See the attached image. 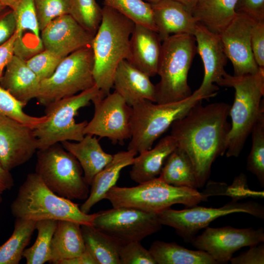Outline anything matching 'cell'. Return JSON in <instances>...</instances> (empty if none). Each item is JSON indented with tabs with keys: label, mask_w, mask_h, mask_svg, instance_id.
<instances>
[{
	"label": "cell",
	"mask_w": 264,
	"mask_h": 264,
	"mask_svg": "<svg viewBox=\"0 0 264 264\" xmlns=\"http://www.w3.org/2000/svg\"><path fill=\"white\" fill-rule=\"evenodd\" d=\"M16 20L14 54L26 61L44 49L34 0H22L13 10Z\"/></svg>",
	"instance_id": "d6986e66"
},
{
	"label": "cell",
	"mask_w": 264,
	"mask_h": 264,
	"mask_svg": "<svg viewBox=\"0 0 264 264\" xmlns=\"http://www.w3.org/2000/svg\"><path fill=\"white\" fill-rule=\"evenodd\" d=\"M256 22L245 15L237 13L220 35L224 52L233 65L234 76L255 74L259 69L251 46L252 30Z\"/></svg>",
	"instance_id": "9a60e30c"
},
{
	"label": "cell",
	"mask_w": 264,
	"mask_h": 264,
	"mask_svg": "<svg viewBox=\"0 0 264 264\" xmlns=\"http://www.w3.org/2000/svg\"><path fill=\"white\" fill-rule=\"evenodd\" d=\"M151 6L161 42L174 34L194 35L198 22L182 4L175 0H161Z\"/></svg>",
	"instance_id": "7402d4cb"
},
{
	"label": "cell",
	"mask_w": 264,
	"mask_h": 264,
	"mask_svg": "<svg viewBox=\"0 0 264 264\" xmlns=\"http://www.w3.org/2000/svg\"><path fill=\"white\" fill-rule=\"evenodd\" d=\"M16 30V20L14 11L7 8L0 14V46L7 42Z\"/></svg>",
	"instance_id": "ee69618b"
},
{
	"label": "cell",
	"mask_w": 264,
	"mask_h": 264,
	"mask_svg": "<svg viewBox=\"0 0 264 264\" xmlns=\"http://www.w3.org/2000/svg\"><path fill=\"white\" fill-rule=\"evenodd\" d=\"M63 59L50 51L44 49L25 61L41 81L53 74Z\"/></svg>",
	"instance_id": "f35d334b"
},
{
	"label": "cell",
	"mask_w": 264,
	"mask_h": 264,
	"mask_svg": "<svg viewBox=\"0 0 264 264\" xmlns=\"http://www.w3.org/2000/svg\"><path fill=\"white\" fill-rule=\"evenodd\" d=\"M109 6L132 20L157 32L151 4L143 0H103Z\"/></svg>",
	"instance_id": "836d02e7"
},
{
	"label": "cell",
	"mask_w": 264,
	"mask_h": 264,
	"mask_svg": "<svg viewBox=\"0 0 264 264\" xmlns=\"http://www.w3.org/2000/svg\"><path fill=\"white\" fill-rule=\"evenodd\" d=\"M264 242L263 227L237 228L231 226L206 227L200 235L190 242L197 249L207 252L217 262L227 263L234 253L245 246Z\"/></svg>",
	"instance_id": "5bb4252c"
},
{
	"label": "cell",
	"mask_w": 264,
	"mask_h": 264,
	"mask_svg": "<svg viewBox=\"0 0 264 264\" xmlns=\"http://www.w3.org/2000/svg\"><path fill=\"white\" fill-rule=\"evenodd\" d=\"M15 218L38 221L66 220L93 225L96 213H83L79 204L51 191L39 175L29 174L10 205Z\"/></svg>",
	"instance_id": "3957f363"
},
{
	"label": "cell",
	"mask_w": 264,
	"mask_h": 264,
	"mask_svg": "<svg viewBox=\"0 0 264 264\" xmlns=\"http://www.w3.org/2000/svg\"><path fill=\"white\" fill-rule=\"evenodd\" d=\"M36 221L16 218L10 238L0 245V264H19L36 230Z\"/></svg>",
	"instance_id": "4dcf8cb0"
},
{
	"label": "cell",
	"mask_w": 264,
	"mask_h": 264,
	"mask_svg": "<svg viewBox=\"0 0 264 264\" xmlns=\"http://www.w3.org/2000/svg\"><path fill=\"white\" fill-rule=\"evenodd\" d=\"M24 105L0 85V115L13 119L33 129L48 120L46 115L35 117L26 114Z\"/></svg>",
	"instance_id": "8d00e7d4"
},
{
	"label": "cell",
	"mask_w": 264,
	"mask_h": 264,
	"mask_svg": "<svg viewBox=\"0 0 264 264\" xmlns=\"http://www.w3.org/2000/svg\"><path fill=\"white\" fill-rule=\"evenodd\" d=\"M62 146L79 162L84 177L90 185L95 176L112 159L113 155L106 153L94 135H85L80 141H64Z\"/></svg>",
	"instance_id": "484cf974"
},
{
	"label": "cell",
	"mask_w": 264,
	"mask_h": 264,
	"mask_svg": "<svg viewBox=\"0 0 264 264\" xmlns=\"http://www.w3.org/2000/svg\"><path fill=\"white\" fill-rule=\"evenodd\" d=\"M91 47L79 49L60 63L49 78L41 81L36 98L45 107L62 98L72 96L95 85Z\"/></svg>",
	"instance_id": "30bf717a"
},
{
	"label": "cell",
	"mask_w": 264,
	"mask_h": 264,
	"mask_svg": "<svg viewBox=\"0 0 264 264\" xmlns=\"http://www.w3.org/2000/svg\"><path fill=\"white\" fill-rule=\"evenodd\" d=\"M209 197L196 189L176 187L166 183L158 177L132 187L115 185L106 194L113 207L134 208L157 213L174 204L186 207L197 205Z\"/></svg>",
	"instance_id": "8992f818"
},
{
	"label": "cell",
	"mask_w": 264,
	"mask_h": 264,
	"mask_svg": "<svg viewBox=\"0 0 264 264\" xmlns=\"http://www.w3.org/2000/svg\"><path fill=\"white\" fill-rule=\"evenodd\" d=\"M41 37L44 49L64 59L79 49L91 47L94 36L68 14L52 21L41 31Z\"/></svg>",
	"instance_id": "ac0fdd59"
},
{
	"label": "cell",
	"mask_w": 264,
	"mask_h": 264,
	"mask_svg": "<svg viewBox=\"0 0 264 264\" xmlns=\"http://www.w3.org/2000/svg\"><path fill=\"white\" fill-rule=\"evenodd\" d=\"M222 87L235 89L230 107L231 128L226 141L227 157H238L261 113L264 111V67L255 74L232 76L227 74Z\"/></svg>",
	"instance_id": "277c9868"
},
{
	"label": "cell",
	"mask_w": 264,
	"mask_h": 264,
	"mask_svg": "<svg viewBox=\"0 0 264 264\" xmlns=\"http://www.w3.org/2000/svg\"><path fill=\"white\" fill-rule=\"evenodd\" d=\"M38 150L34 130L0 115V165L10 171L27 162Z\"/></svg>",
	"instance_id": "2e32d148"
},
{
	"label": "cell",
	"mask_w": 264,
	"mask_h": 264,
	"mask_svg": "<svg viewBox=\"0 0 264 264\" xmlns=\"http://www.w3.org/2000/svg\"><path fill=\"white\" fill-rule=\"evenodd\" d=\"M21 1L22 0H0V4L13 10Z\"/></svg>",
	"instance_id": "681fc988"
},
{
	"label": "cell",
	"mask_w": 264,
	"mask_h": 264,
	"mask_svg": "<svg viewBox=\"0 0 264 264\" xmlns=\"http://www.w3.org/2000/svg\"><path fill=\"white\" fill-rule=\"evenodd\" d=\"M251 46L256 63L259 67H264V21L256 22L254 25Z\"/></svg>",
	"instance_id": "60d3db41"
},
{
	"label": "cell",
	"mask_w": 264,
	"mask_h": 264,
	"mask_svg": "<svg viewBox=\"0 0 264 264\" xmlns=\"http://www.w3.org/2000/svg\"><path fill=\"white\" fill-rule=\"evenodd\" d=\"M81 228L86 247L99 264H119V243L93 225Z\"/></svg>",
	"instance_id": "1f68e13d"
},
{
	"label": "cell",
	"mask_w": 264,
	"mask_h": 264,
	"mask_svg": "<svg viewBox=\"0 0 264 264\" xmlns=\"http://www.w3.org/2000/svg\"><path fill=\"white\" fill-rule=\"evenodd\" d=\"M102 10L101 22L91 47L95 85L105 96L113 87L118 66L129 57L130 38L135 23L109 6L104 5Z\"/></svg>",
	"instance_id": "7a4b0ae2"
},
{
	"label": "cell",
	"mask_w": 264,
	"mask_h": 264,
	"mask_svg": "<svg viewBox=\"0 0 264 264\" xmlns=\"http://www.w3.org/2000/svg\"><path fill=\"white\" fill-rule=\"evenodd\" d=\"M81 225L69 220L57 221L51 241L49 263L57 264L61 260L78 256L86 250Z\"/></svg>",
	"instance_id": "4316f807"
},
{
	"label": "cell",
	"mask_w": 264,
	"mask_h": 264,
	"mask_svg": "<svg viewBox=\"0 0 264 264\" xmlns=\"http://www.w3.org/2000/svg\"><path fill=\"white\" fill-rule=\"evenodd\" d=\"M136 154L127 150L113 155L111 160L94 177L89 195L80 207L83 213L88 214L94 205L104 199L106 194L116 185L121 170L132 165Z\"/></svg>",
	"instance_id": "cb8c5ba5"
},
{
	"label": "cell",
	"mask_w": 264,
	"mask_h": 264,
	"mask_svg": "<svg viewBox=\"0 0 264 264\" xmlns=\"http://www.w3.org/2000/svg\"><path fill=\"white\" fill-rule=\"evenodd\" d=\"M92 102L94 113L85 127V135L106 137L114 144L131 138L132 109L119 94L115 91L100 94Z\"/></svg>",
	"instance_id": "4fadbf2b"
},
{
	"label": "cell",
	"mask_w": 264,
	"mask_h": 264,
	"mask_svg": "<svg viewBox=\"0 0 264 264\" xmlns=\"http://www.w3.org/2000/svg\"><path fill=\"white\" fill-rule=\"evenodd\" d=\"M14 185V180L10 171L0 165V203L2 201L4 192L10 190Z\"/></svg>",
	"instance_id": "7dc6e473"
},
{
	"label": "cell",
	"mask_w": 264,
	"mask_h": 264,
	"mask_svg": "<svg viewBox=\"0 0 264 264\" xmlns=\"http://www.w3.org/2000/svg\"><path fill=\"white\" fill-rule=\"evenodd\" d=\"M8 8L5 7L1 5L0 4V14L2 13L3 11H4L6 9Z\"/></svg>",
	"instance_id": "816d5d0a"
},
{
	"label": "cell",
	"mask_w": 264,
	"mask_h": 264,
	"mask_svg": "<svg viewBox=\"0 0 264 264\" xmlns=\"http://www.w3.org/2000/svg\"><path fill=\"white\" fill-rule=\"evenodd\" d=\"M156 264H217L206 252L187 249L175 242L156 241L149 249Z\"/></svg>",
	"instance_id": "f1b7e54d"
},
{
	"label": "cell",
	"mask_w": 264,
	"mask_h": 264,
	"mask_svg": "<svg viewBox=\"0 0 264 264\" xmlns=\"http://www.w3.org/2000/svg\"><path fill=\"white\" fill-rule=\"evenodd\" d=\"M252 147L247 158L246 168L255 175L262 187L264 186V111L254 126Z\"/></svg>",
	"instance_id": "e575fe53"
},
{
	"label": "cell",
	"mask_w": 264,
	"mask_h": 264,
	"mask_svg": "<svg viewBox=\"0 0 264 264\" xmlns=\"http://www.w3.org/2000/svg\"><path fill=\"white\" fill-rule=\"evenodd\" d=\"M69 14L94 36L101 22L102 10L95 0H70Z\"/></svg>",
	"instance_id": "d590c367"
},
{
	"label": "cell",
	"mask_w": 264,
	"mask_h": 264,
	"mask_svg": "<svg viewBox=\"0 0 264 264\" xmlns=\"http://www.w3.org/2000/svg\"><path fill=\"white\" fill-rule=\"evenodd\" d=\"M182 4L186 9L192 14V12L198 0H175Z\"/></svg>",
	"instance_id": "c3c4849f"
},
{
	"label": "cell",
	"mask_w": 264,
	"mask_h": 264,
	"mask_svg": "<svg viewBox=\"0 0 264 264\" xmlns=\"http://www.w3.org/2000/svg\"><path fill=\"white\" fill-rule=\"evenodd\" d=\"M100 94L104 95L95 85L87 90L45 106L48 120L33 129L37 139L38 150L64 141H81L85 136L84 131L88 122L76 123L74 117L80 109L88 106Z\"/></svg>",
	"instance_id": "9c48e42d"
},
{
	"label": "cell",
	"mask_w": 264,
	"mask_h": 264,
	"mask_svg": "<svg viewBox=\"0 0 264 264\" xmlns=\"http://www.w3.org/2000/svg\"><path fill=\"white\" fill-rule=\"evenodd\" d=\"M235 12L245 15L256 22L264 21V0H238Z\"/></svg>",
	"instance_id": "b9f144b4"
},
{
	"label": "cell",
	"mask_w": 264,
	"mask_h": 264,
	"mask_svg": "<svg viewBox=\"0 0 264 264\" xmlns=\"http://www.w3.org/2000/svg\"><path fill=\"white\" fill-rule=\"evenodd\" d=\"M57 221L46 220L36 221V240L31 247L24 250L22 254L27 264H43L50 262L51 241Z\"/></svg>",
	"instance_id": "d6a6232c"
},
{
	"label": "cell",
	"mask_w": 264,
	"mask_h": 264,
	"mask_svg": "<svg viewBox=\"0 0 264 264\" xmlns=\"http://www.w3.org/2000/svg\"><path fill=\"white\" fill-rule=\"evenodd\" d=\"M195 37L182 33L172 35L162 42L155 86V103L165 104L184 100L192 94L188 75L197 53Z\"/></svg>",
	"instance_id": "5b68a950"
},
{
	"label": "cell",
	"mask_w": 264,
	"mask_h": 264,
	"mask_svg": "<svg viewBox=\"0 0 264 264\" xmlns=\"http://www.w3.org/2000/svg\"><path fill=\"white\" fill-rule=\"evenodd\" d=\"M119 264H156L149 250L140 241L132 242L121 245Z\"/></svg>",
	"instance_id": "ab89813d"
},
{
	"label": "cell",
	"mask_w": 264,
	"mask_h": 264,
	"mask_svg": "<svg viewBox=\"0 0 264 264\" xmlns=\"http://www.w3.org/2000/svg\"><path fill=\"white\" fill-rule=\"evenodd\" d=\"M249 249L241 253L239 256L232 257L230 262L232 264H264V243L249 246Z\"/></svg>",
	"instance_id": "7bdbcfd3"
},
{
	"label": "cell",
	"mask_w": 264,
	"mask_h": 264,
	"mask_svg": "<svg viewBox=\"0 0 264 264\" xmlns=\"http://www.w3.org/2000/svg\"><path fill=\"white\" fill-rule=\"evenodd\" d=\"M203 99L196 90L178 102L158 104L145 100L135 104L132 107V136L128 150L139 154L150 149L174 121L183 117Z\"/></svg>",
	"instance_id": "52a82bcc"
},
{
	"label": "cell",
	"mask_w": 264,
	"mask_h": 264,
	"mask_svg": "<svg viewBox=\"0 0 264 264\" xmlns=\"http://www.w3.org/2000/svg\"><path fill=\"white\" fill-rule=\"evenodd\" d=\"M143 0L151 4H152L156 3L161 1V0Z\"/></svg>",
	"instance_id": "f907efd6"
},
{
	"label": "cell",
	"mask_w": 264,
	"mask_h": 264,
	"mask_svg": "<svg viewBox=\"0 0 264 264\" xmlns=\"http://www.w3.org/2000/svg\"><path fill=\"white\" fill-rule=\"evenodd\" d=\"M162 42L156 31L134 24L130 41L127 60L150 77L157 74Z\"/></svg>",
	"instance_id": "ffe728a7"
},
{
	"label": "cell",
	"mask_w": 264,
	"mask_h": 264,
	"mask_svg": "<svg viewBox=\"0 0 264 264\" xmlns=\"http://www.w3.org/2000/svg\"><path fill=\"white\" fill-rule=\"evenodd\" d=\"M194 36L197 45V52L200 55L204 66L203 79L197 90L204 99H207L215 96L219 89L214 84L221 86L227 74L224 70L227 58L220 35L211 32L198 23Z\"/></svg>",
	"instance_id": "e0dca14e"
},
{
	"label": "cell",
	"mask_w": 264,
	"mask_h": 264,
	"mask_svg": "<svg viewBox=\"0 0 264 264\" xmlns=\"http://www.w3.org/2000/svg\"><path fill=\"white\" fill-rule=\"evenodd\" d=\"M113 87L131 107L145 100L155 103V86L150 77L126 60L121 62L115 70Z\"/></svg>",
	"instance_id": "44dd1931"
},
{
	"label": "cell",
	"mask_w": 264,
	"mask_h": 264,
	"mask_svg": "<svg viewBox=\"0 0 264 264\" xmlns=\"http://www.w3.org/2000/svg\"><path fill=\"white\" fill-rule=\"evenodd\" d=\"M57 264H99L93 255L87 248L81 255L75 257L63 260Z\"/></svg>",
	"instance_id": "bcb514c9"
},
{
	"label": "cell",
	"mask_w": 264,
	"mask_h": 264,
	"mask_svg": "<svg viewBox=\"0 0 264 264\" xmlns=\"http://www.w3.org/2000/svg\"><path fill=\"white\" fill-rule=\"evenodd\" d=\"M176 147L174 137L168 135L154 148L139 153L132 165L130 172L132 180L140 184L157 177L167 157Z\"/></svg>",
	"instance_id": "d4e9b609"
},
{
	"label": "cell",
	"mask_w": 264,
	"mask_h": 264,
	"mask_svg": "<svg viewBox=\"0 0 264 264\" xmlns=\"http://www.w3.org/2000/svg\"><path fill=\"white\" fill-rule=\"evenodd\" d=\"M238 0H198L192 15L198 23L220 35L234 18Z\"/></svg>",
	"instance_id": "83f0119b"
},
{
	"label": "cell",
	"mask_w": 264,
	"mask_h": 264,
	"mask_svg": "<svg viewBox=\"0 0 264 264\" xmlns=\"http://www.w3.org/2000/svg\"><path fill=\"white\" fill-rule=\"evenodd\" d=\"M231 106L218 102L194 105L171 126V134L188 155L195 172L198 188L208 179L213 162L226 152L231 128L228 117Z\"/></svg>",
	"instance_id": "6da1fadb"
},
{
	"label": "cell",
	"mask_w": 264,
	"mask_h": 264,
	"mask_svg": "<svg viewBox=\"0 0 264 264\" xmlns=\"http://www.w3.org/2000/svg\"><path fill=\"white\" fill-rule=\"evenodd\" d=\"M157 213L120 207L96 213L93 226L121 245L141 241L162 227Z\"/></svg>",
	"instance_id": "7c38bea8"
},
{
	"label": "cell",
	"mask_w": 264,
	"mask_h": 264,
	"mask_svg": "<svg viewBox=\"0 0 264 264\" xmlns=\"http://www.w3.org/2000/svg\"><path fill=\"white\" fill-rule=\"evenodd\" d=\"M35 173L57 195L70 200H86L89 194L83 169L77 159L58 143L38 150Z\"/></svg>",
	"instance_id": "ba28073f"
},
{
	"label": "cell",
	"mask_w": 264,
	"mask_h": 264,
	"mask_svg": "<svg viewBox=\"0 0 264 264\" xmlns=\"http://www.w3.org/2000/svg\"><path fill=\"white\" fill-rule=\"evenodd\" d=\"M41 31L52 21L69 14L70 0H34Z\"/></svg>",
	"instance_id": "74e56055"
},
{
	"label": "cell",
	"mask_w": 264,
	"mask_h": 264,
	"mask_svg": "<svg viewBox=\"0 0 264 264\" xmlns=\"http://www.w3.org/2000/svg\"><path fill=\"white\" fill-rule=\"evenodd\" d=\"M235 213H244L261 219L264 218V207L262 204L253 201L239 202L234 199L219 208L197 205L180 210L168 208L157 215L162 225L174 228L185 242H190L200 230L207 227L213 220Z\"/></svg>",
	"instance_id": "8fae6325"
},
{
	"label": "cell",
	"mask_w": 264,
	"mask_h": 264,
	"mask_svg": "<svg viewBox=\"0 0 264 264\" xmlns=\"http://www.w3.org/2000/svg\"><path fill=\"white\" fill-rule=\"evenodd\" d=\"M158 177L174 186L198 188L192 161L187 154L177 147L167 157Z\"/></svg>",
	"instance_id": "f546056e"
},
{
	"label": "cell",
	"mask_w": 264,
	"mask_h": 264,
	"mask_svg": "<svg viewBox=\"0 0 264 264\" xmlns=\"http://www.w3.org/2000/svg\"><path fill=\"white\" fill-rule=\"evenodd\" d=\"M16 37V33L5 44L0 46V77L2 76L6 65L14 56V45Z\"/></svg>",
	"instance_id": "f6af8a7d"
},
{
	"label": "cell",
	"mask_w": 264,
	"mask_h": 264,
	"mask_svg": "<svg viewBox=\"0 0 264 264\" xmlns=\"http://www.w3.org/2000/svg\"><path fill=\"white\" fill-rule=\"evenodd\" d=\"M41 81L26 61L14 55L0 77V85L24 106L39 95Z\"/></svg>",
	"instance_id": "603a6c76"
}]
</instances>
